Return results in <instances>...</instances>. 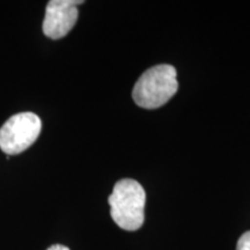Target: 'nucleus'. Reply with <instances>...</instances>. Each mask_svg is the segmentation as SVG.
<instances>
[{"label":"nucleus","mask_w":250,"mask_h":250,"mask_svg":"<svg viewBox=\"0 0 250 250\" xmlns=\"http://www.w3.org/2000/svg\"><path fill=\"white\" fill-rule=\"evenodd\" d=\"M236 250H250V230L240 237L237 241Z\"/></svg>","instance_id":"39448f33"},{"label":"nucleus","mask_w":250,"mask_h":250,"mask_svg":"<svg viewBox=\"0 0 250 250\" xmlns=\"http://www.w3.org/2000/svg\"><path fill=\"white\" fill-rule=\"evenodd\" d=\"M179 89L177 73L174 66L161 64L146 70L137 80L132 98L137 105L145 109L160 108Z\"/></svg>","instance_id":"f03ea898"},{"label":"nucleus","mask_w":250,"mask_h":250,"mask_svg":"<svg viewBox=\"0 0 250 250\" xmlns=\"http://www.w3.org/2000/svg\"><path fill=\"white\" fill-rule=\"evenodd\" d=\"M48 250H70V249H68L67 247L62 246V245H54V246L50 247Z\"/></svg>","instance_id":"423d86ee"},{"label":"nucleus","mask_w":250,"mask_h":250,"mask_svg":"<svg viewBox=\"0 0 250 250\" xmlns=\"http://www.w3.org/2000/svg\"><path fill=\"white\" fill-rule=\"evenodd\" d=\"M81 0H51L48 2L43 21V33L51 40L66 36L78 20V5Z\"/></svg>","instance_id":"20e7f679"},{"label":"nucleus","mask_w":250,"mask_h":250,"mask_svg":"<svg viewBox=\"0 0 250 250\" xmlns=\"http://www.w3.org/2000/svg\"><path fill=\"white\" fill-rule=\"evenodd\" d=\"M42 122L33 112H20L5 122L0 129V148L6 155L20 154L39 138Z\"/></svg>","instance_id":"7ed1b4c3"},{"label":"nucleus","mask_w":250,"mask_h":250,"mask_svg":"<svg viewBox=\"0 0 250 250\" xmlns=\"http://www.w3.org/2000/svg\"><path fill=\"white\" fill-rule=\"evenodd\" d=\"M146 193L142 184L131 179L118 181L109 196L112 220L124 230L139 229L145 220Z\"/></svg>","instance_id":"f257e3e1"}]
</instances>
